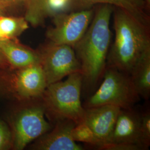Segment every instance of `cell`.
<instances>
[{
    "label": "cell",
    "mask_w": 150,
    "mask_h": 150,
    "mask_svg": "<svg viewBox=\"0 0 150 150\" xmlns=\"http://www.w3.org/2000/svg\"><path fill=\"white\" fill-rule=\"evenodd\" d=\"M112 6L102 5L97 10L85 33L74 46L81 64L83 83L96 86L103 77L111 40L110 28Z\"/></svg>",
    "instance_id": "1"
},
{
    "label": "cell",
    "mask_w": 150,
    "mask_h": 150,
    "mask_svg": "<svg viewBox=\"0 0 150 150\" xmlns=\"http://www.w3.org/2000/svg\"><path fill=\"white\" fill-rule=\"evenodd\" d=\"M113 18L115 36L107 66L129 75L141 56L150 50V26L118 8Z\"/></svg>",
    "instance_id": "2"
},
{
    "label": "cell",
    "mask_w": 150,
    "mask_h": 150,
    "mask_svg": "<svg viewBox=\"0 0 150 150\" xmlns=\"http://www.w3.org/2000/svg\"><path fill=\"white\" fill-rule=\"evenodd\" d=\"M47 86L41 97L45 115L52 121L68 120L76 125L84 122L85 108L81 101L82 76L76 72Z\"/></svg>",
    "instance_id": "3"
},
{
    "label": "cell",
    "mask_w": 150,
    "mask_h": 150,
    "mask_svg": "<svg viewBox=\"0 0 150 150\" xmlns=\"http://www.w3.org/2000/svg\"><path fill=\"white\" fill-rule=\"evenodd\" d=\"M103 80L99 88L84 104L85 108L112 105L121 109H129L139 100L129 75L106 66Z\"/></svg>",
    "instance_id": "4"
},
{
    "label": "cell",
    "mask_w": 150,
    "mask_h": 150,
    "mask_svg": "<svg viewBox=\"0 0 150 150\" xmlns=\"http://www.w3.org/2000/svg\"><path fill=\"white\" fill-rule=\"evenodd\" d=\"M45 115L42 102H30L16 113L12 134V144L15 150L24 149L28 144L52 129Z\"/></svg>",
    "instance_id": "5"
},
{
    "label": "cell",
    "mask_w": 150,
    "mask_h": 150,
    "mask_svg": "<svg viewBox=\"0 0 150 150\" xmlns=\"http://www.w3.org/2000/svg\"><path fill=\"white\" fill-rule=\"evenodd\" d=\"M38 51L47 86L71 74L81 73L80 63L72 47L50 42Z\"/></svg>",
    "instance_id": "6"
},
{
    "label": "cell",
    "mask_w": 150,
    "mask_h": 150,
    "mask_svg": "<svg viewBox=\"0 0 150 150\" xmlns=\"http://www.w3.org/2000/svg\"><path fill=\"white\" fill-rule=\"evenodd\" d=\"M93 17V11L85 9L70 13L54 16V27L48 28L46 36L50 42L74 47L83 37Z\"/></svg>",
    "instance_id": "7"
},
{
    "label": "cell",
    "mask_w": 150,
    "mask_h": 150,
    "mask_svg": "<svg viewBox=\"0 0 150 150\" xmlns=\"http://www.w3.org/2000/svg\"><path fill=\"white\" fill-rule=\"evenodd\" d=\"M47 86L40 63L17 69L13 81L16 96L22 101L41 98Z\"/></svg>",
    "instance_id": "8"
},
{
    "label": "cell",
    "mask_w": 150,
    "mask_h": 150,
    "mask_svg": "<svg viewBox=\"0 0 150 150\" xmlns=\"http://www.w3.org/2000/svg\"><path fill=\"white\" fill-rule=\"evenodd\" d=\"M120 110L112 105L85 108L84 123L91 129L98 142L94 147L108 142Z\"/></svg>",
    "instance_id": "9"
},
{
    "label": "cell",
    "mask_w": 150,
    "mask_h": 150,
    "mask_svg": "<svg viewBox=\"0 0 150 150\" xmlns=\"http://www.w3.org/2000/svg\"><path fill=\"white\" fill-rule=\"evenodd\" d=\"M76 125L73 121L64 120L55 122L54 129L38 137L31 146L33 150H83V147L72 139L71 132Z\"/></svg>",
    "instance_id": "10"
},
{
    "label": "cell",
    "mask_w": 150,
    "mask_h": 150,
    "mask_svg": "<svg viewBox=\"0 0 150 150\" xmlns=\"http://www.w3.org/2000/svg\"><path fill=\"white\" fill-rule=\"evenodd\" d=\"M140 124L141 113L133 108L121 109L108 142L134 144L142 150L140 144Z\"/></svg>",
    "instance_id": "11"
},
{
    "label": "cell",
    "mask_w": 150,
    "mask_h": 150,
    "mask_svg": "<svg viewBox=\"0 0 150 150\" xmlns=\"http://www.w3.org/2000/svg\"><path fill=\"white\" fill-rule=\"evenodd\" d=\"M0 50L11 68L20 69L40 63L38 51L19 43L17 39L0 41Z\"/></svg>",
    "instance_id": "12"
},
{
    "label": "cell",
    "mask_w": 150,
    "mask_h": 150,
    "mask_svg": "<svg viewBox=\"0 0 150 150\" xmlns=\"http://www.w3.org/2000/svg\"><path fill=\"white\" fill-rule=\"evenodd\" d=\"M147 2V0H71L70 5L85 9L96 4L114 6L150 26V18L145 11Z\"/></svg>",
    "instance_id": "13"
},
{
    "label": "cell",
    "mask_w": 150,
    "mask_h": 150,
    "mask_svg": "<svg viewBox=\"0 0 150 150\" xmlns=\"http://www.w3.org/2000/svg\"><path fill=\"white\" fill-rule=\"evenodd\" d=\"M129 76L139 97L150 96V50L145 52L134 64Z\"/></svg>",
    "instance_id": "14"
},
{
    "label": "cell",
    "mask_w": 150,
    "mask_h": 150,
    "mask_svg": "<svg viewBox=\"0 0 150 150\" xmlns=\"http://www.w3.org/2000/svg\"><path fill=\"white\" fill-rule=\"evenodd\" d=\"M25 7V18L33 27L43 24L50 16L47 0H22Z\"/></svg>",
    "instance_id": "15"
},
{
    "label": "cell",
    "mask_w": 150,
    "mask_h": 150,
    "mask_svg": "<svg viewBox=\"0 0 150 150\" xmlns=\"http://www.w3.org/2000/svg\"><path fill=\"white\" fill-rule=\"evenodd\" d=\"M28 28V23L25 17L0 16V31L4 40H17Z\"/></svg>",
    "instance_id": "16"
},
{
    "label": "cell",
    "mask_w": 150,
    "mask_h": 150,
    "mask_svg": "<svg viewBox=\"0 0 150 150\" xmlns=\"http://www.w3.org/2000/svg\"><path fill=\"white\" fill-rule=\"evenodd\" d=\"M71 134L75 142H80L94 147L98 142L92 131L86 123L76 125L72 129Z\"/></svg>",
    "instance_id": "17"
},
{
    "label": "cell",
    "mask_w": 150,
    "mask_h": 150,
    "mask_svg": "<svg viewBox=\"0 0 150 150\" xmlns=\"http://www.w3.org/2000/svg\"><path fill=\"white\" fill-rule=\"evenodd\" d=\"M140 144L142 150L149 149L150 145V112L147 111L141 113Z\"/></svg>",
    "instance_id": "18"
},
{
    "label": "cell",
    "mask_w": 150,
    "mask_h": 150,
    "mask_svg": "<svg viewBox=\"0 0 150 150\" xmlns=\"http://www.w3.org/2000/svg\"><path fill=\"white\" fill-rule=\"evenodd\" d=\"M12 144V134L6 123L0 120V150L8 149Z\"/></svg>",
    "instance_id": "19"
},
{
    "label": "cell",
    "mask_w": 150,
    "mask_h": 150,
    "mask_svg": "<svg viewBox=\"0 0 150 150\" xmlns=\"http://www.w3.org/2000/svg\"><path fill=\"white\" fill-rule=\"evenodd\" d=\"M98 150H140L141 149L138 145L125 143L107 142L97 146Z\"/></svg>",
    "instance_id": "20"
},
{
    "label": "cell",
    "mask_w": 150,
    "mask_h": 150,
    "mask_svg": "<svg viewBox=\"0 0 150 150\" xmlns=\"http://www.w3.org/2000/svg\"><path fill=\"white\" fill-rule=\"evenodd\" d=\"M71 0H47L50 15H54L61 13L70 5Z\"/></svg>",
    "instance_id": "21"
},
{
    "label": "cell",
    "mask_w": 150,
    "mask_h": 150,
    "mask_svg": "<svg viewBox=\"0 0 150 150\" xmlns=\"http://www.w3.org/2000/svg\"><path fill=\"white\" fill-rule=\"evenodd\" d=\"M0 4L7 8L23 5L22 0H0Z\"/></svg>",
    "instance_id": "22"
},
{
    "label": "cell",
    "mask_w": 150,
    "mask_h": 150,
    "mask_svg": "<svg viewBox=\"0 0 150 150\" xmlns=\"http://www.w3.org/2000/svg\"><path fill=\"white\" fill-rule=\"evenodd\" d=\"M11 68L10 65L0 50V69H6Z\"/></svg>",
    "instance_id": "23"
},
{
    "label": "cell",
    "mask_w": 150,
    "mask_h": 150,
    "mask_svg": "<svg viewBox=\"0 0 150 150\" xmlns=\"http://www.w3.org/2000/svg\"><path fill=\"white\" fill-rule=\"evenodd\" d=\"M7 9L8 8H6L5 6H4L0 4V16L6 15V11Z\"/></svg>",
    "instance_id": "24"
}]
</instances>
